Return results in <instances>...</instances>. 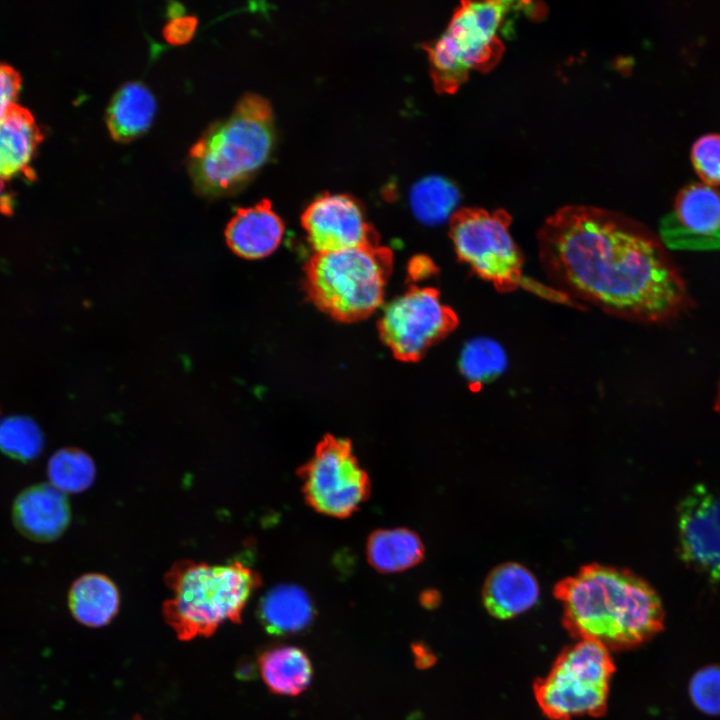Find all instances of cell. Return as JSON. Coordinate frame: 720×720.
<instances>
[{
    "instance_id": "cell-9",
    "label": "cell",
    "mask_w": 720,
    "mask_h": 720,
    "mask_svg": "<svg viewBox=\"0 0 720 720\" xmlns=\"http://www.w3.org/2000/svg\"><path fill=\"white\" fill-rule=\"evenodd\" d=\"M297 475L306 503L327 516L349 517L370 495L369 476L346 438L325 435Z\"/></svg>"
},
{
    "instance_id": "cell-24",
    "label": "cell",
    "mask_w": 720,
    "mask_h": 720,
    "mask_svg": "<svg viewBox=\"0 0 720 720\" xmlns=\"http://www.w3.org/2000/svg\"><path fill=\"white\" fill-rule=\"evenodd\" d=\"M507 354L500 343L487 337L468 341L460 354L459 368L471 389L500 376L507 367Z\"/></svg>"
},
{
    "instance_id": "cell-20",
    "label": "cell",
    "mask_w": 720,
    "mask_h": 720,
    "mask_svg": "<svg viewBox=\"0 0 720 720\" xmlns=\"http://www.w3.org/2000/svg\"><path fill=\"white\" fill-rule=\"evenodd\" d=\"M366 554L377 571L396 573L421 562L425 548L419 536L409 529H379L369 535Z\"/></svg>"
},
{
    "instance_id": "cell-16",
    "label": "cell",
    "mask_w": 720,
    "mask_h": 720,
    "mask_svg": "<svg viewBox=\"0 0 720 720\" xmlns=\"http://www.w3.org/2000/svg\"><path fill=\"white\" fill-rule=\"evenodd\" d=\"M43 139L34 115L18 103L0 117V180L31 176V163Z\"/></svg>"
},
{
    "instance_id": "cell-5",
    "label": "cell",
    "mask_w": 720,
    "mask_h": 720,
    "mask_svg": "<svg viewBox=\"0 0 720 720\" xmlns=\"http://www.w3.org/2000/svg\"><path fill=\"white\" fill-rule=\"evenodd\" d=\"M392 267V251L380 244L314 253L305 265V290L332 318L362 320L381 306Z\"/></svg>"
},
{
    "instance_id": "cell-10",
    "label": "cell",
    "mask_w": 720,
    "mask_h": 720,
    "mask_svg": "<svg viewBox=\"0 0 720 720\" xmlns=\"http://www.w3.org/2000/svg\"><path fill=\"white\" fill-rule=\"evenodd\" d=\"M457 325V314L436 289L412 287L385 306L378 331L395 358L414 362Z\"/></svg>"
},
{
    "instance_id": "cell-14",
    "label": "cell",
    "mask_w": 720,
    "mask_h": 720,
    "mask_svg": "<svg viewBox=\"0 0 720 720\" xmlns=\"http://www.w3.org/2000/svg\"><path fill=\"white\" fill-rule=\"evenodd\" d=\"M283 234V221L267 199L239 208L225 230L229 247L246 259H260L273 253Z\"/></svg>"
},
{
    "instance_id": "cell-21",
    "label": "cell",
    "mask_w": 720,
    "mask_h": 720,
    "mask_svg": "<svg viewBox=\"0 0 720 720\" xmlns=\"http://www.w3.org/2000/svg\"><path fill=\"white\" fill-rule=\"evenodd\" d=\"M259 669L266 685L275 693L294 696L307 688L312 667L299 648L279 646L262 654Z\"/></svg>"
},
{
    "instance_id": "cell-29",
    "label": "cell",
    "mask_w": 720,
    "mask_h": 720,
    "mask_svg": "<svg viewBox=\"0 0 720 720\" xmlns=\"http://www.w3.org/2000/svg\"><path fill=\"white\" fill-rule=\"evenodd\" d=\"M22 86L19 72L11 65L0 62V117L13 105Z\"/></svg>"
},
{
    "instance_id": "cell-18",
    "label": "cell",
    "mask_w": 720,
    "mask_h": 720,
    "mask_svg": "<svg viewBox=\"0 0 720 720\" xmlns=\"http://www.w3.org/2000/svg\"><path fill=\"white\" fill-rule=\"evenodd\" d=\"M314 616L307 593L299 586L288 584L271 589L261 600L259 617L272 634H291L304 630Z\"/></svg>"
},
{
    "instance_id": "cell-23",
    "label": "cell",
    "mask_w": 720,
    "mask_h": 720,
    "mask_svg": "<svg viewBox=\"0 0 720 720\" xmlns=\"http://www.w3.org/2000/svg\"><path fill=\"white\" fill-rule=\"evenodd\" d=\"M410 205L415 216L425 224H439L452 216L459 202L456 186L441 176H427L410 190Z\"/></svg>"
},
{
    "instance_id": "cell-30",
    "label": "cell",
    "mask_w": 720,
    "mask_h": 720,
    "mask_svg": "<svg viewBox=\"0 0 720 720\" xmlns=\"http://www.w3.org/2000/svg\"><path fill=\"white\" fill-rule=\"evenodd\" d=\"M198 26V19L192 15H178L172 17L163 28L164 39L172 45L188 43L194 36Z\"/></svg>"
},
{
    "instance_id": "cell-15",
    "label": "cell",
    "mask_w": 720,
    "mask_h": 720,
    "mask_svg": "<svg viewBox=\"0 0 720 720\" xmlns=\"http://www.w3.org/2000/svg\"><path fill=\"white\" fill-rule=\"evenodd\" d=\"M539 584L525 566L507 562L494 568L483 586V604L490 615L510 619L532 608L539 598Z\"/></svg>"
},
{
    "instance_id": "cell-22",
    "label": "cell",
    "mask_w": 720,
    "mask_h": 720,
    "mask_svg": "<svg viewBox=\"0 0 720 720\" xmlns=\"http://www.w3.org/2000/svg\"><path fill=\"white\" fill-rule=\"evenodd\" d=\"M674 211L688 231L713 234L720 229V192L704 183L687 185L678 193Z\"/></svg>"
},
{
    "instance_id": "cell-13",
    "label": "cell",
    "mask_w": 720,
    "mask_h": 720,
    "mask_svg": "<svg viewBox=\"0 0 720 720\" xmlns=\"http://www.w3.org/2000/svg\"><path fill=\"white\" fill-rule=\"evenodd\" d=\"M13 518L27 537L49 541L60 536L70 521L65 494L51 484H38L24 490L16 499Z\"/></svg>"
},
{
    "instance_id": "cell-3",
    "label": "cell",
    "mask_w": 720,
    "mask_h": 720,
    "mask_svg": "<svg viewBox=\"0 0 720 720\" xmlns=\"http://www.w3.org/2000/svg\"><path fill=\"white\" fill-rule=\"evenodd\" d=\"M273 143L269 102L254 93L241 96L232 113L191 146L187 167L194 190L210 199L240 191L268 160Z\"/></svg>"
},
{
    "instance_id": "cell-27",
    "label": "cell",
    "mask_w": 720,
    "mask_h": 720,
    "mask_svg": "<svg viewBox=\"0 0 720 720\" xmlns=\"http://www.w3.org/2000/svg\"><path fill=\"white\" fill-rule=\"evenodd\" d=\"M689 697L704 714L720 716V664H711L697 670L690 679Z\"/></svg>"
},
{
    "instance_id": "cell-25",
    "label": "cell",
    "mask_w": 720,
    "mask_h": 720,
    "mask_svg": "<svg viewBox=\"0 0 720 720\" xmlns=\"http://www.w3.org/2000/svg\"><path fill=\"white\" fill-rule=\"evenodd\" d=\"M50 484L58 490L77 493L87 489L95 478L92 459L83 451L66 448L57 451L48 462Z\"/></svg>"
},
{
    "instance_id": "cell-11",
    "label": "cell",
    "mask_w": 720,
    "mask_h": 720,
    "mask_svg": "<svg viewBox=\"0 0 720 720\" xmlns=\"http://www.w3.org/2000/svg\"><path fill=\"white\" fill-rule=\"evenodd\" d=\"M677 524L682 561L720 580V494L703 484L694 486L680 501Z\"/></svg>"
},
{
    "instance_id": "cell-32",
    "label": "cell",
    "mask_w": 720,
    "mask_h": 720,
    "mask_svg": "<svg viewBox=\"0 0 720 720\" xmlns=\"http://www.w3.org/2000/svg\"><path fill=\"white\" fill-rule=\"evenodd\" d=\"M1 183H2V181L0 180V192L2 191V185H1Z\"/></svg>"
},
{
    "instance_id": "cell-2",
    "label": "cell",
    "mask_w": 720,
    "mask_h": 720,
    "mask_svg": "<svg viewBox=\"0 0 720 720\" xmlns=\"http://www.w3.org/2000/svg\"><path fill=\"white\" fill-rule=\"evenodd\" d=\"M555 595L568 632L609 651L640 646L664 627V609L657 592L625 569L585 566L562 580Z\"/></svg>"
},
{
    "instance_id": "cell-17",
    "label": "cell",
    "mask_w": 720,
    "mask_h": 720,
    "mask_svg": "<svg viewBox=\"0 0 720 720\" xmlns=\"http://www.w3.org/2000/svg\"><path fill=\"white\" fill-rule=\"evenodd\" d=\"M157 112L150 89L139 81L124 83L106 109L105 121L113 140L127 143L145 134Z\"/></svg>"
},
{
    "instance_id": "cell-7",
    "label": "cell",
    "mask_w": 720,
    "mask_h": 720,
    "mask_svg": "<svg viewBox=\"0 0 720 720\" xmlns=\"http://www.w3.org/2000/svg\"><path fill=\"white\" fill-rule=\"evenodd\" d=\"M614 671L608 649L593 641L578 640L561 652L547 675L536 681V701L552 720L599 717L607 708Z\"/></svg>"
},
{
    "instance_id": "cell-28",
    "label": "cell",
    "mask_w": 720,
    "mask_h": 720,
    "mask_svg": "<svg viewBox=\"0 0 720 720\" xmlns=\"http://www.w3.org/2000/svg\"><path fill=\"white\" fill-rule=\"evenodd\" d=\"M691 161L702 183L720 186V134L698 138L691 149Z\"/></svg>"
},
{
    "instance_id": "cell-4",
    "label": "cell",
    "mask_w": 720,
    "mask_h": 720,
    "mask_svg": "<svg viewBox=\"0 0 720 720\" xmlns=\"http://www.w3.org/2000/svg\"><path fill=\"white\" fill-rule=\"evenodd\" d=\"M173 596L163 615L180 639L208 636L226 621L239 622L260 576L242 562L210 565L176 562L165 575Z\"/></svg>"
},
{
    "instance_id": "cell-8",
    "label": "cell",
    "mask_w": 720,
    "mask_h": 720,
    "mask_svg": "<svg viewBox=\"0 0 720 720\" xmlns=\"http://www.w3.org/2000/svg\"><path fill=\"white\" fill-rule=\"evenodd\" d=\"M512 218L503 209L463 208L450 217V238L459 260L500 292L523 284V255L510 234Z\"/></svg>"
},
{
    "instance_id": "cell-31",
    "label": "cell",
    "mask_w": 720,
    "mask_h": 720,
    "mask_svg": "<svg viewBox=\"0 0 720 720\" xmlns=\"http://www.w3.org/2000/svg\"><path fill=\"white\" fill-rule=\"evenodd\" d=\"M715 410L720 414V382L718 385L716 400H715Z\"/></svg>"
},
{
    "instance_id": "cell-19",
    "label": "cell",
    "mask_w": 720,
    "mask_h": 720,
    "mask_svg": "<svg viewBox=\"0 0 720 720\" xmlns=\"http://www.w3.org/2000/svg\"><path fill=\"white\" fill-rule=\"evenodd\" d=\"M68 604L78 622L99 627L109 623L117 613L119 593L107 576L89 573L72 584Z\"/></svg>"
},
{
    "instance_id": "cell-12",
    "label": "cell",
    "mask_w": 720,
    "mask_h": 720,
    "mask_svg": "<svg viewBox=\"0 0 720 720\" xmlns=\"http://www.w3.org/2000/svg\"><path fill=\"white\" fill-rule=\"evenodd\" d=\"M302 226L314 253L379 244L362 207L346 194L326 193L316 198L305 209Z\"/></svg>"
},
{
    "instance_id": "cell-1",
    "label": "cell",
    "mask_w": 720,
    "mask_h": 720,
    "mask_svg": "<svg viewBox=\"0 0 720 720\" xmlns=\"http://www.w3.org/2000/svg\"><path fill=\"white\" fill-rule=\"evenodd\" d=\"M539 259L561 293L604 312L664 322L688 304L687 288L661 242L618 213L569 205L537 233Z\"/></svg>"
},
{
    "instance_id": "cell-26",
    "label": "cell",
    "mask_w": 720,
    "mask_h": 720,
    "mask_svg": "<svg viewBox=\"0 0 720 720\" xmlns=\"http://www.w3.org/2000/svg\"><path fill=\"white\" fill-rule=\"evenodd\" d=\"M43 448L39 427L29 418L13 416L0 422V449L10 457L28 461Z\"/></svg>"
},
{
    "instance_id": "cell-6",
    "label": "cell",
    "mask_w": 720,
    "mask_h": 720,
    "mask_svg": "<svg viewBox=\"0 0 720 720\" xmlns=\"http://www.w3.org/2000/svg\"><path fill=\"white\" fill-rule=\"evenodd\" d=\"M512 2L463 1L446 30L426 46L431 77L440 93H454L472 70H491L504 53L499 37Z\"/></svg>"
}]
</instances>
